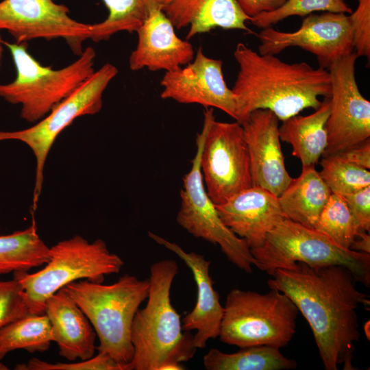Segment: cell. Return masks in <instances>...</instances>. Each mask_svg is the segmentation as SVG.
<instances>
[{
    "label": "cell",
    "mask_w": 370,
    "mask_h": 370,
    "mask_svg": "<svg viewBox=\"0 0 370 370\" xmlns=\"http://www.w3.org/2000/svg\"><path fill=\"white\" fill-rule=\"evenodd\" d=\"M267 281L269 288L287 295L309 324L326 370L356 369L352 365L355 343L360 336L357 310L370 306L369 296L339 265L310 267L296 262L276 269Z\"/></svg>",
    "instance_id": "1"
},
{
    "label": "cell",
    "mask_w": 370,
    "mask_h": 370,
    "mask_svg": "<svg viewBox=\"0 0 370 370\" xmlns=\"http://www.w3.org/2000/svg\"><path fill=\"white\" fill-rule=\"evenodd\" d=\"M234 57L239 69L232 90L239 123L256 110H269L283 121L304 109L317 110L320 97H330V73L322 67L288 63L243 42L236 45Z\"/></svg>",
    "instance_id": "2"
},
{
    "label": "cell",
    "mask_w": 370,
    "mask_h": 370,
    "mask_svg": "<svg viewBox=\"0 0 370 370\" xmlns=\"http://www.w3.org/2000/svg\"><path fill=\"white\" fill-rule=\"evenodd\" d=\"M178 272L177 262L164 259L150 267L145 308L134 316L131 332L134 356L127 370H182L197 348L193 335L182 332L180 315L171 302V288Z\"/></svg>",
    "instance_id": "3"
},
{
    "label": "cell",
    "mask_w": 370,
    "mask_h": 370,
    "mask_svg": "<svg viewBox=\"0 0 370 370\" xmlns=\"http://www.w3.org/2000/svg\"><path fill=\"white\" fill-rule=\"evenodd\" d=\"M64 288L93 327L99 341L98 352L108 354L127 370L134 356L132 323L148 297L149 279L126 273L109 285L82 280Z\"/></svg>",
    "instance_id": "4"
},
{
    "label": "cell",
    "mask_w": 370,
    "mask_h": 370,
    "mask_svg": "<svg viewBox=\"0 0 370 370\" xmlns=\"http://www.w3.org/2000/svg\"><path fill=\"white\" fill-rule=\"evenodd\" d=\"M49 260L41 270L13 273L22 286L30 314H45L47 300L68 284L82 280L102 283L105 275L119 273L124 265L105 241L89 243L79 235L49 247Z\"/></svg>",
    "instance_id": "5"
},
{
    "label": "cell",
    "mask_w": 370,
    "mask_h": 370,
    "mask_svg": "<svg viewBox=\"0 0 370 370\" xmlns=\"http://www.w3.org/2000/svg\"><path fill=\"white\" fill-rule=\"evenodd\" d=\"M10 51L16 77L9 84H0V97L12 104H21V116L38 122L72 93L95 72V49L87 47L79 58L61 69L41 65L27 51L26 43L2 41Z\"/></svg>",
    "instance_id": "6"
},
{
    "label": "cell",
    "mask_w": 370,
    "mask_h": 370,
    "mask_svg": "<svg viewBox=\"0 0 370 370\" xmlns=\"http://www.w3.org/2000/svg\"><path fill=\"white\" fill-rule=\"evenodd\" d=\"M270 289L264 294L238 288L229 292L219 335L221 342L240 348L288 345L299 310L284 293Z\"/></svg>",
    "instance_id": "7"
},
{
    "label": "cell",
    "mask_w": 370,
    "mask_h": 370,
    "mask_svg": "<svg viewBox=\"0 0 370 370\" xmlns=\"http://www.w3.org/2000/svg\"><path fill=\"white\" fill-rule=\"evenodd\" d=\"M250 251L255 267L271 276L296 262L339 265L349 270L358 282L370 285V254L344 249L314 228L286 218L267 234L262 246Z\"/></svg>",
    "instance_id": "8"
},
{
    "label": "cell",
    "mask_w": 370,
    "mask_h": 370,
    "mask_svg": "<svg viewBox=\"0 0 370 370\" xmlns=\"http://www.w3.org/2000/svg\"><path fill=\"white\" fill-rule=\"evenodd\" d=\"M200 169L206 190L215 205L253 186L250 160L243 129L238 122L216 120L206 108Z\"/></svg>",
    "instance_id": "9"
},
{
    "label": "cell",
    "mask_w": 370,
    "mask_h": 370,
    "mask_svg": "<svg viewBox=\"0 0 370 370\" xmlns=\"http://www.w3.org/2000/svg\"><path fill=\"white\" fill-rule=\"evenodd\" d=\"M117 73L115 66L106 63L34 125L17 131H0V141H21L32 149L35 156L34 208L42 190L45 161L56 138L77 117L95 114L101 110L103 94Z\"/></svg>",
    "instance_id": "10"
},
{
    "label": "cell",
    "mask_w": 370,
    "mask_h": 370,
    "mask_svg": "<svg viewBox=\"0 0 370 370\" xmlns=\"http://www.w3.org/2000/svg\"><path fill=\"white\" fill-rule=\"evenodd\" d=\"M204 140L201 131L196 138L197 149L190 171L183 177L177 223L193 236L219 245L227 258L238 269L251 273L256 260L246 241L232 232L221 219L209 197L200 169Z\"/></svg>",
    "instance_id": "11"
},
{
    "label": "cell",
    "mask_w": 370,
    "mask_h": 370,
    "mask_svg": "<svg viewBox=\"0 0 370 370\" xmlns=\"http://www.w3.org/2000/svg\"><path fill=\"white\" fill-rule=\"evenodd\" d=\"M355 52L334 61L330 73V110L326 123L328 143L323 156L341 153L370 138V102L360 93Z\"/></svg>",
    "instance_id": "12"
},
{
    "label": "cell",
    "mask_w": 370,
    "mask_h": 370,
    "mask_svg": "<svg viewBox=\"0 0 370 370\" xmlns=\"http://www.w3.org/2000/svg\"><path fill=\"white\" fill-rule=\"evenodd\" d=\"M257 36L260 54L275 56L287 48L297 47L314 54L319 66L325 69L336 60L354 52L349 18L342 12L312 13L303 19L295 32H282L269 27Z\"/></svg>",
    "instance_id": "13"
},
{
    "label": "cell",
    "mask_w": 370,
    "mask_h": 370,
    "mask_svg": "<svg viewBox=\"0 0 370 370\" xmlns=\"http://www.w3.org/2000/svg\"><path fill=\"white\" fill-rule=\"evenodd\" d=\"M69 8L53 0H3L0 2V31L6 30L16 44L44 38H63L73 52L81 55L82 43L90 38L91 24L69 16Z\"/></svg>",
    "instance_id": "14"
},
{
    "label": "cell",
    "mask_w": 370,
    "mask_h": 370,
    "mask_svg": "<svg viewBox=\"0 0 370 370\" xmlns=\"http://www.w3.org/2000/svg\"><path fill=\"white\" fill-rule=\"evenodd\" d=\"M222 67L221 60L206 56L200 47L186 66L165 72L160 82V97L218 108L237 121L236 99L227 86Z\"/></svg>",
    "instance_id": "15"
},
{
    "label": "cell",
    "mask_w": 370,
    "mask_h": 370,
    "mask_svg": "<svg viewBox=\"0 0 370 370\" xmlns=\"http://www.w3.org/2000/svg\"><path fill=\"white\" fill-rule=\"evenodd\" d=\"M241 124L248 147L253 186L278 197L293 178L285 166L279 119L269 110H256Z\"/></svg>",
    "instance_id": "16"
},
{
    "label": "cell",
    "mask_w": 370,
    "mask_h": 370,
    "mask_svg": "<svg viewBox=\"0 0 370 370\" xmlns=\"http://www.w3.org/2000/svg\"><path fill=\"white\" fill-rule=\"evenodd\" d=\"M161 6L153 7L136 31L138 43L129 58L132 71H171L190 62L193 45L180 38Z\"/></svg>",
    "instance_id": "17"
},
{
    "label": "cell",
    "mask_w": 370,
    "mask_h": 370,
    "mask_svg": "<svg viewBox=\"0 0 370 370\" xmlns=\"http://www.w3.org/2000/svg\"><path fill=\"white\" fill-rule=\"evenodd\" d=\"M148 236L175 254L192 271L197 284V301L194 308L182 318V328L186 332L196 330L194 345L197 349L204 348L209 339L219 337L224 311L210 275V261L199 254L187 252L177 243L151 232H148Z\"/></svg>",
    "instance_id": "18"
},
{
    "label": "cell",
    "mask_w": 370,
    "mask_h": 370,
    "mask_svg": "<svg viewBox=\"0 0 370 370\" xmlns=\"http://www.w3.org/2000/svg\"><path fill=\"white\" fill-rule=\"evenodd\" d=\"M215 206L223 223L250 249L262 246L267 234L285 219L278 197L257 186Z\"/></svg>",
    "instance_id": "19"
},
{
    "label": "cell",
    "mask_w": 370,
    "mask_h": 370,
    "mask_svg": "<svg viewBox=\"0 0 370 370\" xmlns=\"http://www.w3.org/2000/svg\"><path fill=\"white\" fill-rule=\"evenodd\" d=\"M45 314L49 321L52 341L58 345L60 356L75 361L95 355L96 332L64 287L47 300Z\"/></svg>",
    "instance_id": "20"
},
{
    "label": "cell",
    "mask_w": 370,
    "mask_h": 370,
    "mask_svg": "<svg viewBox=\"0 0 370 370\" xmlns=\"http://www.w3.org/2000/svg\"><path fill=\"white\" fill-rule=\"evenodd\" d=\"M162 10L175 29L189 27L187 40L217 27L252 33L246 25L251 18L236 0H171Z\"/></svg>",
    "instance_id": "21"
},
{
    "label": "cell",
    "mask_w": 370,
    "mask_h": 370,
    "mask_svg": "<svg viewBox=\"0 0 370 370\" xmlns=\"http://www.w3.org/2000/svg\"><path fill=\"white\" fill-rule=\"evenodd\" d=\"M330 110V97H325L313 113L295 115L283 121L279 126L280 140L292 146L293 156L300 160L302 166H315L325 151L326 123Z\"/></svg>",
    "instance_id": "22"
},
{
    "label": "cell",
    "mask_w": 370,
    "mask_h": 370,
    "mask_svg": "<svg viewBox=\"0 0 370 370\" xmlns=\"http://www.w3.org/2000/svg\"><path fill=\"white\" fill-rule=\"evenodd\" d=\"M331 193L315 166H302L300 175L292 178L278 201L285 218L314 228Z\"/></svg>",
    "instance_id": "23"
},
{
    "label": "cell",
    "mask_w": 370,
    "mask_h": 370,
    "mask_svg": "<svg viewBox=\"0 0 370 370\" xmlns=\"http://www.w3.org/2000/svg\"><path fill=\"white\" fill-rule=\"evenodd\" d=\"M203 361L207 370H290L297 367V362L284 356L280 347L271 345L243 347L232 354L212 348Z\"/></svg>",
    "instance_id": "24"
},
{
    "label": "cell",
    "mask_w": 370,
    "mask_h": 370,
    "mask_svg": "<svg viewBox=\"0 0 370 370\" xmlns=\"http://www.w3.org/2000/svg\"><path fill=\"white\" fill-rule=\"evenodd\" d=\"M49 251L34 222L25 230L0 236V275L42 266L49 260Z\"/></svg>",
    "instance_id": "25"
},
{
    "label": "cell",
    "mask_w": 370,
    "mask_h": 370,
    "mask_svg": "<svg viewBox=\"0 0 370 370\" xmlns=\"http://www.w3.org/2000/svg\"><path fill=\"white\" fill-rule=\"evenodd\" d=\"M108 11L101 23L91 24L90 38L94 42L108 40L119 32H136L154 6L162 8L171 0H102Z\"/></svg>",
    "instance_id": "26"
},
{
    "label": "cell",
    "mask_w": 370,
    "mask_h": 370,
    "mask_svg": "<svg viewBox=\"0 0 370 370\" xmlns=\"http://www.w3.org/2000/svg\"><path fill=\"white\" fill-rule=\"evenodd\" d=\"M51 341L47 316L29 314L0 329V360L16 349H25L29 353L45 352Z\"/></svg>",
    "instance_id": "27"
},
{
    "label": "cell",
    "mask_w": 370,
    "mask_h": 370,
    "mask_svg": "<svg viewBox=\"0 0 370 370\" xmlns=\"http://www.w3.org/2000/svg\"><path fill=\"white\" fill-rule=\"evenodd\" d=\"M314 228L347 249H350L358 233L362 230L352 215L344 197L335 193H331Z\"/></svg>",
    "instance_id": "28"
},
{
    "label": "cell",
    "mask_w": 370,
    "mask_h": 370,
    "mask_svg": "<svg viewBox=\"0 0 370 370\" xmlns=\"http://www.w3.org/2000/svg\"><path fill=\"white\" fill-rule=\"evenodd\" d=\"M321 177L332 193L342 196L370 186V171L349 163L336 154L322 156Z\"/></svg>",
    "instance_id": "29"
},
{
    "label": "cell",
    "mask_w": 370,
    "mask_h": 370,
    "mask_svg": "<svg viewBox=\"0 0 370 370\" xmlns=\"http://www.w3.org/2000/svg\"><path fill=\"white\" fill-rule=\"evenodd\" d=\"M316 12L351 14L352 10L345 0H286L277 10L256 16L250 22L256 27L264 29L289 16L304 17Z\"/></svg>",
    "instance_id": "30"
},
{
    "label": "cell",
    "mask_w": 370,
    "mask_h": 370,
    "mask_svg": "<svg viewBox=\"0 0 370 370\" xmlns=\"http://www.w3.org/2000/svg\"><path fill=\"white\" fill-rule=\"evenodd\" d=\"M17 370H123L121 365L106 354L98 352L96 356L79 362L51 363L37 358L27 364H18Z\"/></svg>",
    "instance_id": "31"
},
{
    "label": "cell",
    "mask_w": 370,
    "mask_h": 370,
    "mask_svg": "<svg viewBox=\"0 0 370 370\" xmlns=\"http://www.w3.org/2000/svg\"><path fill=\"white\" fill-rule=\"evenodd\" d=\"M29 314L20 282L14 278L0 281V329Z\"/></svg>",
    "instance_id": "32"
},
{
    "label": "cell",
    "mask_w": 370,
    "mask_h": 370,
    "mask_svg": "<svg viewBox=\"0 0 370 370\" xmlns=\"http://www.w3.org/2000/svg\"><path fill=\"white\" fill-rule=\"evenodd\" d=\"M357 8L349 15L355 53L370 59V0H357Z\"/></svg>",
    "instance_id": "33"
},
{
    "label": "cell",
    "mask_w": 370,
    "mask_h": 370,
    "mask_svg": "<svg viewBox=\"0 0 370 370\" xmlns=\"http://www.w3.org/2000/svg\"><path fill=\"white\" fill-rule=\"evenodd\" d=\"M360 229L370 231V186L343 196Z\"/></svg>",
    "instance_id": "34"
},
{
    "label": "cell",
    "mask_w": 370,
    "mask_h": 370,
    "mask_svg": "<svg viewBox=\"0 0 370 370\" xmlns=\"http://www.w3.org/2000/svg\"><path fill=\"white\" fill-rule=\"evenodd\" d=\"M336 154L349 163L369 170L370 138Z\"/></svg>",
    "instance_id": "35"
},
{
    "label": "cell",
    "mask_w": 370,
    "mask_h": 370,
    "mask_svg": "<svg viewBox=\"0 0 370 370\" xmlns=\"http://www.w3.org/2000/svg\"><path fill=\"white\" fill-rule=\"evenodd\" d=\"M241 10L249 17L274 11L286 0H236Z\"/></svg>",
    "instance_id": "36"
},
{
    "label": "cell",
    "mask_w": 370,
    "mask_h": 370,
    "mask_svg": "<svg viewBox=\"0 0 370 370\" xmlns=\"http://www.w3.org/2000/svg\"><path fill=\"white\" fill-rule=\"evenodd\" d=\"M351 250L370 254V235L369 232L360 231L354 243H352Z\"/></svg>",
    "instance_id": "37"
},
{
    "label": "cell",
    "mask_w": 370,
    "mask_h": 370,
    "mask_svg": "<svg viewBox=\"0 0 370 370\" xmlns=\"http://www.w3.org/2000/svg\"><path fill=\"white\" fill-rule=\"evenodd\" d=\"M2 41L3 40H1V36H0V68H1V64L2 53L3 51Z\"/></svg>",
    "instance_id": "38"
},
{
    "label": "cell",
    "mask_w": 370,
    "mask_h": 370,
    "mask_svg": "<svg viewBox=\"0 0 370 370\" xmlns=\"http://www.w3.org/2000/svg\"><path fill=\"white\" fill-rule=\"evenodd\" d=\"M8 367L5 365L3 362H0V370H7Z\"/></svg>",
    "instance_id": "39"
}]
</instances>
